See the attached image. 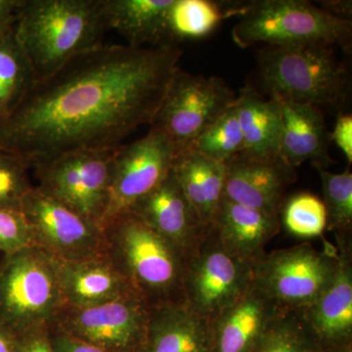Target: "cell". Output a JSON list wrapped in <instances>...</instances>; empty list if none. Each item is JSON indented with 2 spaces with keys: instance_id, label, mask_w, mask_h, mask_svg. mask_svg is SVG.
Here are the masks:
<instances>
[{
  "instance_id": "6da1fadb",
  "label": "cell",
  "mask_w": 352,
  "mask_h": 352,
  "mask_svg": "<svg viewBox=\"0 0 352 352\" xmlns=\"http://www.w3.org/2000/svg\"><path fill=\"white\" fill-rule=\"evenodd\" d=\"M182 56L177 45L102 43L72 58L0 116V152L32 168L68 153L120 147L152 124Z\"/></svg>"
},
{
  "instance_id": "52a82bcc",
  "label": "cell",
  "mask_w": 352,
  "mask_h": 352,
  "mask_svg": "<svg viewBox=\"0 0 352 352\" xmlns=\"http://www.w3.org/2000/svg\"><path fill=\"white\" fill-rule=\"evenodd\" d=\"M309 243L264 254L254 263V284L281 310L298 311L316 302L332 283L338 249Z\"/></svg>"
},
{
  "instance_id": "e0dca14e",
  "label": "cell",
  "mask_w": 352,
  "mask_h": 352,
  "mask_svg": "<svg viewBox=\"0 0 352 352\" xmlns=\"http://www.w3.org/2000/svg\"><path fill=\"white\" fill-rule=\"evenodd\" d=\"M280 308L254 283L210 321V352H252Z\"/></svg>"
},
{
  "instance_id": "d4e9b609",
  "label": "cell",
  "mask_w": 352,
  "mask_h": 352,
  "mask_svg": "<svg viewBox=\"0 0 352 352\" xmlns=\"http://www.w3.org/2000/svg\"><path fill=\"white\" fill-rule=\"evenodd\" d=\"M243 6L212 0H173L164 20L161 45L206 38L226 18L238 17Z\"/></svg>"
},
{
  "instance_id": "4fadbf2b",
  "label": "cell",
  "mask_w": 352,
  "mask_h": 352,
  "mask_svg": "<svg viewBox=\"0 0 352 352\" xmlns=\"http://www.w3.org/2000/svg\"><path fill=\"white\" fill-rule=\"evenodd\" d=\"M175 155L170 139L151 129L144 138L120 146L101 226L129 212L136 201L156 188L170 173Z\"/></svg>"
},
{
  "instance_id": "836d02e7",
  "label": "cell",
  "mask_w": 352,
  "mask_h": 352,
  "mask_svg": "<svg viewBox=\"0 0 352 352\" xmlns=\"http://www.w3.org/2000/svg\"><path fill=\"white\" fill-rule=\"evenodd\" d=\"M50 336L54 352H110L71 337L53 325L50 326Z\"/></svg>"
},
{
  "instance_id": "d6a6232c",
  "label": "cell",
  "mask_w": 352,
  "mask_h": 352,
  "mask_svg": "<svg viewBox=\"0 0 352 352\" xmlns=\"http://www.w3.org/2000/svg\"><path fill=\"white\" fill-rule=\"evenodd\" d=\"M16 352H54L51 344L50 326L30 329L16 333Z\"/></svg>"
},
{
  "instance_id": "ba28073f",
  "label": "cell",
  "mask_w": 352,
  "mask_h": 352,
  "mask_svg": "<svg viewBox=\"0 0 352 352\" xmlns=\"http://www.w3.org/2000/svg\"><path fill=\"white\" fill-rule=\"evenodd\" d=\"M254 267V263L229 251L208 227L185 263L184 302L212 321L251 288Z\"/></svg>"
},
{
  "instance_id": "d590c367",
  "label": "cell",
  "mask_w": 352,
  "mask_h": 352,
  "mask_svg": "<svg viewBox=\"0 0 352 352\" xmlns=\"http://www.w3.org/2000/svg\"><path fill=\"white\" fill-rule=\"evenodd\" d=\"M23 0H0V36L14 31Z\"/></svg>"
},
{
  "instance_id": "8992f818",
  "label": "cell",
  "mask_w": 352,
  "mask_h": 352,
  "mask_svg": "<svg viewBox=\"0 0 352 352\" xmlns=\"http://www.w3.org/2000/svg\"><path fill=\"white\" fill-rule=\"evenodd\" d=\"M64 300L52 258L36 245L0 261V324L13 333L50 326Z\"/></svg>"
},
{
  "instance_id": "9c48e42d",
  "label": "cell",
  "mask_w": 352,
  "mask_h": 352,
  "mask_svg": "<svg viewBox=\"0 0 352 352\" xmlns=\"http://www.w3.org/2000/svg\"><path fill=\"white\" fill-rule=\"evenodd\" d=\"M119 148L68 153L38 164L34 186L101 226Z\"/></svg>"
},
{
  "instance_id": "ac0fdd59",
  "label": "cell",
  "mask_w": 352,
  "mask_h": 352,
  "mask_svg": "<svg viewBox=\"0 0 352 352\" xmlns=\"http://www.w3.org/2000/svg\"><path fill=\"white\" fill-rule=\"evenodd\" d=\"M279 104L282 135L279 157L292 168L310 162L314 168H327L333 163L329 155L331 133L320 109L270 95Z\"/></svg>"
},
{
  "instance_id": "4dcf8cb0",
  "label": "cell",
  "mask_w": 352,
  "mask_h": 352,
  "mask_svg": "<svg viewBox=\"0 0 352 352\" xmlns=\"http://www.w3.org/2000/svg\"><path fill=\"white\" fill-rule=\"evenodd\" d=\"M30 168L21 157L0 152V210H21L25 196L34 187Z\"/></svg>"
},
{
  "instance_id": "2e32d148",
  "label": "cell",
  "mask_w": 352,
  "mask_h": 352,
  "mask_svg": "<svg viewBox=\"0 0 352 352\" xmlns=\"http://www.w3.org/2000/svg\"><path fill=\"white\" fill-rule=\"evenodd\" d=\"M338 268L332 283L314 303L298 310L322 349L351 342L352 250L351 236L337 237Z\"/></svg>"
},
{
  "instance_id": "ab89813d",
  "label": "cell",
  "mask_w": 352,
  "mask_h": 352,
  "mask_svg": "<svg viewBox=\"0 0 352 352\" xmlns=\"http://www.w3.org/2000/svg\"><path fill=\"white\" fill-rule=\"evenodd\" d=\"M2 256H1V254H0V261H1Z\"/></svg>"
},
{
  "instance_id": "603a6c76",
  "label": "cell",
  "mask_w": 352,
  "mask_h": 352,
  "mask_svg": "<svg viewBox=\"0 0 352 352\" xmlns=\"http://www.w3.org/2000/svg\"><path fill=\"white\" fill-rule=\"evenodd\" d=\"M236 111L244 139V151L258 157H279L282 116L274 98L264 99L256 90L243 88L236 97Z\"/></svg>"
},
{
  "instance_id": "7c38bea8",
  "label": "cell",
  "mask_w": 352,
  "mask_h": 352,
  "mask_svg": "<svg viewBox=\"0 0 352 352\" xmlns=\"http://www.w3.org/2000/svg\"><path fill=\"white\" fill-rule=\"evenodd\" d=\"M150 307L136 295L87 307L64 305L51 325L110 352H138L144 340Z\"/></svg>"
},
{
  "instance_id": "9a60e30c",
  "label": "cell",
  "mask_w": 352,
  "mask_h": 352,
  "mask_svg": "<svg viewBox=\"0 0 352 352\" xmlns=\"http://www.w3.org/2000/svg\"><path fill=\"white\" fill-rule=\"evenodd\" d=\"M129 212L170 243L185 259L208 229L187 200L173 170L156 188L136 201Z\"/></svg>"
},
{
  "instance_id": "44dd1931",
  "label": "cell",
  "mask_w": 352,
  "mask_h": 352,
  "mask_svg": "<svg viewBox=\"0 0 352 352\" xmlns=\"http://www.w3.org/2000/svg\"><path fill=\"white\" fill-rule=\"evenodd\" d=\"M210 226L229 251L256 263L265 254V245L279 233L281 219L279 214L223 198Z\"/></svg>"
},
{
  "instance_id": "7402d4cb",
  "label": "cell",
  "mask_w": 352,
  "mask_h": 352,
  "mask_svg": "<svg viewBox=\"0 0 352 352\" xmlns=\"http://www.w3.org/2000/svg\"><path fill=\"white\" fill-rule=\"evenodd\" d=\"M171 170L201 222L212 226L223 200L226 164L186 150L175 155Z\"/></svg>"
},
{
  "instance_id": "5bb4252c",
  "label": "cell",
  "mask_w": 352,
  "mask_h": 352,
  "mask_svg": "<svg viewBox=\"0 0 352 352\" xmlns=\"http://www.w3.org/2000/svg\"><path fill=\"white\" fill-rule=\"evenodd\" d=\"M296 178V168L280 157H258L242 152L226 164L223 198L280 215L285 192Z\"/></svg>"
},
{
  "instance_id": "83f0119b",
  "label": "cell",
  "mask_w": 352,
  "mask_h": 352,
  "mask_svg": "<svg viewBox=\"0 0 352 352\" xmlns=\"http://www.w3.org/2000/svg\"><path fill=\"white\" fill-rule=\"evenodd\" d=\"M320 175L323 203L327 212V229L337 237H349L352 227V173H330L316 166Z\"/></svg>"
},
{
  "instance_id": "ffe728a7",
  "label": "cell",
  "mask_w": 352,
  "mask_h": 352,
  "mask_svg": "<svg viewBox=\"0 0 352 352\" xmlns=\"http://www.w3.org/2000/svg\"><path fill=\"white\" fill-rule=\"evenodd\" d=\"M210 320L184 302L150 307L149 320L138 352H210Z\"/></svg>"
},
{
  "instance_id": "4316f807",
  "label": "cell",
  "mask_w": 352,
  "mask_h": 352,
  "mask_svg": "<svg viewBox=\"0 0 352 352\" xmlns=\"http://www.w3.org/2000/svg\"><path fill=\"white\" fill-rule=\"evenodd\" d=\"M298 311L280 310L252 352H321Z\"/></svg>"
},
{
  "instance_id": "f1b7e54d",
  "label": "cell",
  "mask_w": 352,
  "mask_h": 352,
  "mask_svg": "<svg viewBox=\"0 0 352 352\" xmlns=\"http://www.w3.org/2000/svg\"><path fill=\"white\" fill-rule=\"evenodd\" d=\"M189 150L222 164L244 151V139L235 103L197 138Z\"/></svg>"
},
{
  "instance_id": "8fae6325",
  "label": "cell",
  "mask_w": 352,
  "mask_h": 352,
  "mask_svg": "<svg viewBox=\"0 0 352 352\" xmlns=\"http://www.w3.org/2000/svg\"><path fill=\"white\" fill-rule=\"evenodd\" d=\"M21 212L31 229L32 244L52 258L73 261L107 254L103 227L36 186L25 196Z\"/></svg>"
},
{
  "instance_id": "74e56055",
  "label": "cell",
  "mask_w": 352,
  "mask_h": 352,
  "mask_svg": "<svg viewBox=\"0 0 352 352\" xmlns=\"http://www.w3.org/2000/svg\"><path fill=\"white\" fill-rule=\"evenodd\" d=\"M0 352H16L15 333L0 324Z\"/></svg>"
},
{
  "instance_id": "cb8c5ba5",
  "label": "cell",
  "mask_w": 352,
  "mask_h": 352,
  "mask_svg": "<svg viewBox=\"0 0 352 352\" xmlns=\"http://www.w3.org/2000/svg\"><path fill=\"white\" fill-rule=\"evenodd\" d=\"M173 0H101L108 30L122 34L132 47L161 45L164 20Z\"/></svg>"
},
{
  "instance_id": "8d00e7d4",
  "label": "cell",
  "mask_w": 352,
  "mask_h": 352,
  "mask_svg": "<svg viewBox=\"0 0 352 352\" xmlns=\"http://www.w3.org/2000/svg\"><path fill=\"white\" fill-rule=\"evenodd\" d=\"M320 8L333 17L344 21H351V1L344 0H331V1H320Z\"/></svg>"
},
{
  "instance_id": "f35d334b",
  "label": "cell",
  "mask_w": 352,
  "mask_h": 352,
  "mask_svg": "<svg viewBox=\"0 0 352 352\" xmlns=\"http://www.w3.org/2000/svg\"><path fill=\"white\" fill-rule=\"evenodd\" d=\"M321 352H352L351 342L342 346L331 347V349H322Z\"/></svg>"
},
{
  "instance_id": "3957f363",
  "label": "cell",
  "mask_w": 352,
  "mask_h": 352,
  "mask_svg": "<svg viewBox=\"0 0 352 352\" xmlns=\"http://www.w3.org/2000/svg\"><path fill=\"white\" fill-rule=\"evenodd\" d=\"M103 229L107 256L136 296L150 307L184 302L182 252L131 212Z\"/></svg>"
},
{
  "instance_id": "d6986e66",
  "label": "cell",
  "mask_w": 352,
  "mask_h": 352,
  "mask_svg": "<svg viewBox=\"0 0 352 352\" xmlns=\"http://www.w3.org/2000/svg\"><path fill=\"white\" fill-rule=\"evenodd\" d=\"M52 258V256H51ZM64 305L87 307L135 295L107 254L83 261L52 258Z\"/></svg>"
},
{
  "instance_id": "e575fe53",
  "label": "cell",
  "mask_w": 352,
  "mask_h": 352,
  "mask_svg": "<svg viewBox=\"0 0 352 352\" xmlns=\"http://www.w3.org/2000/svg\"><path fill=\"white\" fill-rule=\"evenodd\" d=\"M331 141L344 153L347 162L352 163V117L349 113L338 115L333 131L331 133Z\"/></svg>"
},
{
  "instance_id": "30bf717a",
  "label": "cell",
  "mask_w": 352,
  "mask_h": 352,
  "mask_svg": "<svg viewBox=\"0 0 352 352\" xmlns=\"http://www.w3.org/2000/svg\"><path fill=\"white\" fill-rule=\"evenodd\" d=\"M235 100V94L222 78L192 75L178 68L150 129L170 139L178 154L189 150Z\"/></svg>"
},
{
  "instance_id": "f546056e",
  "label": "cell",
  "mask_w": 352,
  "mask_h": 352,
  "mask_svg": "<svg viewBox=\"0 0 352 352\" xmlns=\"http://www.w3.org/2000/svg\"><path fill=\"white\" fill-rule=\"evenodd\" d=\"M280 217L287 231L296 237H318L327 229L323 201L310 193L296 194L285 201Z\"/></svg>"
},
{
  "instance_id": "7a4b0ae2",
  "label": "cell",
  "mask_w": 352,
  "mask_h": 352,
  "mask_svg": "<svg viewBox=\"0 0 352 352\" xmlns=\"http://www.w3.org/2000/svg\"><path fill=\"white\" fill-rule=\"evenodd\" d=\"M107 31L101 0H23L14 28L36 80L100 45Z\"/></svg>"
},
{
  "instance_id": "484cf974",
  "label": "cell",
  "mask_w": 352,
  "mask_h": 352,
  "mask_svg": "<svg viewBox=\"0 0 352 352\" xmlns=\"http://www.w3.org/2000/svg\"><path fill=\"white\" fill-rule=\"evenodd\" d=\"M36 80L15 32L0 36V116L12 110Z\"/></svg>"
},
{
  "instance_id": "5b68a950",
  "label": "cell",
  "mask_w": 352,
  "mask_h": 352,
  "mask_svg": "<svg viewBox=\"0 0 352 352\" xmlns=\"http://www.w3.org/2000/svg\"><path fill=\"white\" fill-rule=\"evenodd\" d=\"M238 17L232 38L240 47L261 43L270 47L329 45L351 51V21L333 17L305 0L247 2Z\"/></svg>"
},
{
  "instance_id": "277c9868",
  "label": "cell",
  "mask_w": 352,
  "mask_h": 352,
  "mask_svg": "<svg viewBox=\"0 0 352 352\" xmlns=\"http://www.w3.org/2000/svg\"><path fill=\"white\" fill-rule=\"evenodd\" d=\"M261 85L270 95L320 109H340L349 91V72L333 46L267 47L258 55Z\"/></svg>"
},
{
  "instance_id": "1f68e13d",
  "label": "cell",
  "mask_w": 352,
  "mask_h": 352,
  "mask_svg": "<svg viewBox=\"0 0 352 352\" xmlns=\"http://www.w3.org/2000/svg\"><path fill=\"white\" fill-rule=\"evenodd\" d=\"M31 245V229L23 212L0 210V254L7 256Z\"/></svg>"
}]
</instances>
